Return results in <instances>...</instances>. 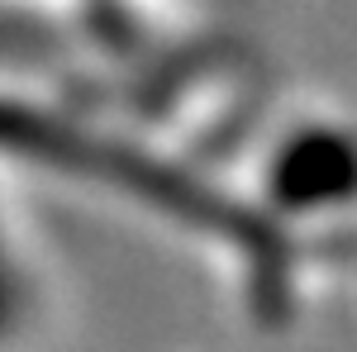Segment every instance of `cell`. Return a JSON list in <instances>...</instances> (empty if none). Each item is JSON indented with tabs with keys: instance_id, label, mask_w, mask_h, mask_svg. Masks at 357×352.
Returning a JSON list of instances; mask_svg holds the SVG:
<instances>
[{
	"instance_id": "obj_1",
	"label": "cell",
	"mask_w": 357,
	"mask_h": 352,
	"mask_svg": "<svg viewBox=\"0 0 357 352\" xmlns=\"http://www.w3.org/2000/svg\"><path fill=\"white\" fill-rule=\"evenodd\" d=\"M262 200L296 219L357 205V129L333 114L286 119L262 153Z\"/></svg>"
},
{
	"instance_id": "obj_2",
	"label": "cell",
	"mask_w": 357,
	"mask_h": 352,
	"mask_svg": "<svg viewBox=\"0 0 357 352\" xmlns=\"http://www.w3.org/2000/svg\"><path fill=\"white\" fill-rule=\"evenodd\" d=\"M38 309V271L29 257L24 219L0 190V338H15Z\"/></svg>"
}]
</instances>
